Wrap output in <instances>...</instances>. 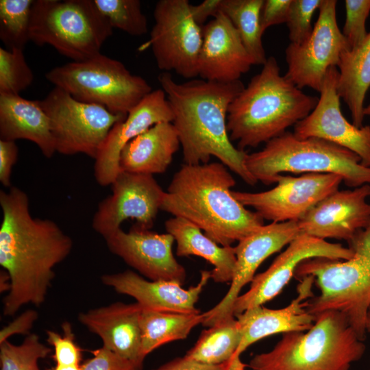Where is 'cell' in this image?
Listing matches in <instances>:
<instances>
[{
    "mask_svg": "<svg viewBox=\"0 0 370 370\" xmlns=\"http://www.w3.org/2000/svg\"><path fill=\"white\" fill-rule=\"evenodd\" d=\"M299 280L297 297L286 307L269 309L262 306L249 308L238 314L236 319L241 332V343L236 359L255 342L270 335L289 332H304L314 324L315 316L307 309L309 300L314 295V278L306 275Z\"/></svg>",
    "mask_w": 370,
    "mask_h": 370,
    "instance_id": "7402d4cb",
    "label": "cell"
},
{
    "mask_svg": "<svg viewBox=\"0 0 370 370\" xmlns=\"http://www.w3.org/2000/svg\"><path fill=\"white\" fill-rule=\"evenodd\" d=\"M292 0H264L260 12L262 33L271 26L286 23Z\"/></svg>",
    "mask_w": 370,
    "mask_h": 370,
    "instance_id": "ab89813d",
    "label": "cell"
},
{
    "mask_svg": "<svg viewBox=\"0 0 370 370\" xmlns=\"http://www.w3.org/2000/svg\"><path fill=\"white\" fill-rule=\"evenodd\" d=\"M354 254L348 260L309 258L297 267L294 276L314 278L320 293L309 300L314 316L325 310L343 314L358 337L365 338V316L370 305V224L347 242Z\"/></svg>",
    "mask_w": 370,
    "mask_h": 370,
    "instance_id": "8992f818",
    "label": "cell"
},
{
    "mask_svg": "<svg viewBox=\"0 0 370 370\" xmlns=\"http://www.w3.org/2000/svg\"><path fill=\"white\" fill-rule=\"evenodd\" d=\"M18 139L33 142L46 158L56 152L49 119L40 100L0 94V140Z\"/></svg>",
    "mask_w": 370,
    "mask_h": 370,
    "instance_id": "d4e9b609",
    "label": "cell"
},
{
    "mask_svg": "<svg viewBox=\"0 0 370 370\" xmlns=\"http://www.w3.org/2000/svg\"><path fill=\"white\" fill-rule=\"evenodd\" d=\"M365 330L366 332H368L370 333V305L368 307L365 316Z\"/></svg>",
    "mask_w": 370,
    "mask_h": 370,
    "instance_id": "7dc6e473",
    "label": "cell"
},
{
    "mask_svg": "<svg viewBox=\"0 0 370 370\" xmlns=\"http://www.w3.org/2000/svg\"><path fill=\"white\" fill-rule=\"evenodd\" d=\"M152 370H231V369L228 364L208 365L183 356L176 358Z\"/></svg>",
    "mask_w": 370,
    "mask_h": 370,
    "instance_id": "7bdbcfd3",
    "label": "cell"
},
{
    "mask_svg": "<svg viewBox=\"0 0 370 370\" xmlns=\"http://www.w3.org/2000/svg\"><path fill=\"white\" fill-rule=\"evenodd\" d=\"M38 318L36 310L29 309L23 312L20 316L3 328L0 332V343L8 340L14 334H29L35 321Z\"/></svg>",
    "mask_w": 370,
    "mask_h": 370,
    "instance_id": "b9f144b4",
    "label": "cell"
},
{
    "mask_svg": "<svg viewBox=\"0 0 370 370\" xmlns=\"http://www.w3.org/2000/svg\"><path fill=\"white\" fill-rule=\"evenodd\" d=\"M40 103L49 119L56 151L64 155L84 153L95 159L112 127L127 117L79 101L58 87Z\"/></svg>",
    "mask_w": 370,
    "mask_h": 370,
    "instance_id": "30bf717a",
    "label": "cell"
},
{
    "mask_svg": "<svg viewBox=\"0 0 370 370\" xmlns=\"http://www.w3.org/2000/svg\"><path fill=\"white\" fill-rule=\"evenodd\" d=\"M180 145L178 134L172 123H157L123 147L120 156V169L153 175L163 173Z\"/></svg>",
    "mask_w": 370,
    "mask_h": 370,
    "instance_id": "484cf974",
    "label": "cell"
},
{
    "mask_svg": "<svg viewBox=\"0 0 370 370\" xmlns=\"http://www.w3.org/2000/svg\"><path fill=\"white\" fill-rule=\"evenodd\" d=\"M0 205V265L11 283L3 313L12 316L24 305L44 303L53 269L68 257L73 241L53 221L32 216L28 197L21 189L1 190Z\"/></svg>",
    "mask_w": 370,
    "mask_h": 370,
    "instance_id": "6da1fadb",
    "label": "cell"
},
{
    "mask_svg": "<svg viewBox=\"0 0 370 370\" xmlns=\"http://www.w3.org/2000/svg\"><path fill=\"white\" fill-rule=\"evenodd\" d=\"M165 228L176 242L177 256L201 257L213 265L211 278L214 282L232 281L236 260L234 247L220 246L197 225L181 217L166 221Z\"/></svg>",
    "mask_w": 370,
    "mask_h": 370,
    "instance_id": "4316f807",
    "label": "cell"
},
{
    "mask_svg": "<svg viewBox=\"0 0 370 370\" xmlns=\"http://www.w3.org/2000/svg\"><path fill=\"white\" fill-rule=\"evenodd\" d=\"M210 278L211 271H202L199 282L188 289L174 281L145 279L131 270L105 274L101 280L116 292L135 299L143 308L190 314L201 312L195 304Z\"/></svg>",
    "mask_w": 370,
    "mask_h": 370,
    "instance_id": "603a6c76",
    "label": "cell"
},
{
    "mask_svg": "<svg viewBox=\"0 0 370 370\" xmlns=\"http://www.w3.org/2000/svg\"><path fill=\"white\" fill-rule=\"evenodd\" d=\"M370 184L336 190L319 201L298 221L301 234L348 242L370 224Z\"/></svg>",
    "mask_w": 370,
    "mask_h": 370,
    "instance_id": "d6986e66",
    "label": "cell"
},
{
    "mask_svg": "<svg viewBox=\"0 0 370 370\" xmlns=\"http://www.w3.org/2000/svg\"><path fill=\"white\" fill-rule=\"evenodd\" d=\"M264 0H222L220 10L231 21L254 64L264 65L268 58L262 45L260 12Z\"/></svg>",
    "mask_w": 370,
    "mask_h": 370,
    "instance_id": "4dcf8cb0",
    "label": "cell"
},
{
    "mask_svg": "<svg viewBox=\"0 0 370 370\" xmlns=\"http://www.w3.org/2000/svg\"><path fill=\"white\" fill-rule=\"evenodd\" d=\"M51 349L41 343L36 334H29L20 345L8 340L0 343L1 370H40L38 360L47 357Z\"/></svg>",
    "mask_w": 370,
    "mask_h": 370,
    "instance_id": "836d02e7",
    "label": "cell"
},
{
    "mask_svg": "<svg viewBox=\"0 0 370 370\" xmlns=\"http://www.w3.org/2000/svg\"><path fill=\"white\" fill-rule=\"evenodd\" d=\"M45 77L79 101L99 105L123 116L152 91L144 78L101 53L53 68Z\"/></svg>",
    "mask_w": 370,
    "mask_h": 370,
    "instance_id": "9c48e42d",
    "label": "cell"
},
{
    "mask_svg": "<svg viewBox=\"0 0 370 370\" xmlns=\"http://www.w3.org/2000/svg\"><path fill=\"white\" fill-rule=\"evenodd\" d=\"M104 239L110 252L149 280L185 282L186 270L173 256L170 234L135 227L128 232L120 228Z\"/></svg>",
    "mask_w": 370,
    "mask_h": 370,
    "instance_id": "ac0fdd59",
    "label": "cell"
},
{
    "mask_svg": "<svg viewBox=\"0 0 370 370\" xmlns=\"http://www.w3.org/2000/svg\"><path fill=\"white\" fill-rule=\"evenodd\" d=\"M222 0H205L193 5L190 4L189 10L192 18L197 24L203 27L209 17H214L221 10Z\"/></svg>",
    "mask_w": 370,
    "mask_h": 370,
    "instance_id": "ee69618b",
    "label": "cell"
},
{
    "mask_svg": "<svg viewBox=\"0 0 370 370\" xmlns=\"http://www.w3.org/2000/svg\"><path fill=\"white\" fill-rule=\"evenodd\" d=\"M49 370H81V365H56Z\"/></svg>",
    "mask_w": 370,
    "mask_h": 370,
    "instance_id": "bcb514c9",
    "label": "cell"
},
{
    "mask_svg": "<svg viewBox=\"0 0 370 370\" xmlns=\"http://www.w3.org/2000/svg\"><path fill=\"white\" fill-rule=\"evenodd\" d=\"M173 114L166 94L162 88L147 95L110 131L99 150L94 166L97 183L112 184L120 173V156L123 147L132 139L161 122L172 123Z\"/></svg>",
    "mask_w": 370,
    "mask_h": 370,
    "instance_id": "ffe728a7",
    "label": "cell"
},
{
    "mask_svg": "<svg viewBox=\"0 0 370 370\" xmlns=\"http://www.w3.org/2000/svg\"><path fill=\"white\" fill-rule=\"evenodd\" d=\"M300 234L297 221L272 222L239 241L234 247L236 260L230 287L221 301L204 312V319L201 324L211 327L233 317L235 300L242 288L251 282L259 266Z\"/></svg>",
    "mask_w": 370,
    "mask_h": 370,
    "instance_id": "9a60e30c",
    "label": "cell"
},
{
    "mask_svg": "<svg viewBox=\"0 0 370 370\" xmlns=\"http://www.w3.org/2000/svg\"><path fill=\"white\" fill-rule=\"evenodd\" d=\"M111 185L112 194L99 203L93 217V230L106 238L129 219L149 230L165 193L153 175L121 171Z\"/></svg>",
    "mask_w": 370,
    "mask_h": 370,
    "instance_id": "5bb4252c",
    "label": "cell"
},
{
    "mask_svg": "<svg viewBox=\"0 0 370 370\" xmlns=\"http://www.w3.org/2000/svg\"><path fill=\"white\" fill-rule=\"evenodd\" d=\"M112 28L94 0H36L32 10L29 39L49 45L73 61L101 53Z\"/></svg>",
    "mask_w": 370,
    "mask_h": 370,
    "instance_id": "ba28073f",
    "label": "cell"
},
{
    "mask_svg": "<svg viewBox=\"0 0 370 370\" xmlns=\"http://www.w3.org/2000/svg\"><path fill=\"white\" fill-rule=\"evenodd\" d=\"M240 343L238 321L233 316L204 330L184 356L205 365L228 364L231 370H245L247 365L236 357Z\"/></svg>",
    "mask_w": 370,
    "mask_h": 370,
    "instance_id": "f1b7e54d",
    "label": "cell"
},
{
    "mask_svg": "<svg viewBox=\"0 0 370 370\" xmlns=\"http://www.w3.org/2000/svg\"><path fill=\"white\" fill-rule=\"evenodd\" d=\"M345 7L342 33L351 49L359 46L368 34L366 21L370 13V0H345Z\"/></svg>",
    "mask_w": 370,
    "mask_h": 370,
    "instance_id": "8d00e7d4",
    "label": "cell"
},
{
    "mask_svg": "<svg viewBox=\"0 0 370 370\" xmlns=\"http://www.w3.org/2000/svg\"><path fill=\"white\" fill-rule=\"evenodd\" d=\"M204 319L201 312L180 313L143 308L140 318L143 358L167 343L185 339Z\"/></svg>",
    "mask_w": 370,
    "mask_h": 370,
    "instance_id": "f546056e",
    "label": "cell"
},
{
    "mask_svg": "<svg viewBox=\"0 0 370 370\" xmlns=\"http://www.w3.org/2000/svg\"><path fill=\"white\" fill-rule=\"evenodd\" d=\"M364 114L370 116V103L367 107H365Z\"/></svg>",
    "mask_w": 370,
    "mask_h": 370,
    "instance_id": "c3c4849f",
    "label": "cell"
},
{
    "mask_svg": "<svg viewBox=\"0 0 370 370\" xmlns=\"http://www.w3.org/2000/svg\"><path fill=\"white\" fill-rule=\"evenodd\" d=\"M18 149L15 141L0 140V182L10 187L13 166L18 158Z\"/></svg>",
    "mask_w": 370,
    "mask_h": 370,
    "instance_id": "60d3db41",
    "label": "cell"
},
{
    "mask_svg": "<svg viewBox=\"0 0 370 370\" xmlns=\"http://www.w3.org/2000/svg\"><path fill=\"white\" fill-rule=\"evenodd\" d=\"M245 165L265 185L277 183L282 173H332L349 187L370 184V168L362 165L354 152L319 138H299L288 131L260 151L247 153Z\"/></svg>",
    "mask_w": 370,
    "mask_h": 370,
    "instance_id": "52a82bcc",
    "label": "cell"
},
{
    "mask_svg": "<svg viewBox=\"0 0 370 370\" xmlns=\"http://www.w3.org/2000/svg\"><path fill=\"white\" fill-rule=\"evenodd\" d=\"M23 50L0 47V94L19 95L32 84L34 75Z\"/></svg>",
    "mask_w": 370,
    "mask_h": 370,
    "instance_id": "e575fe53",
    "label": "cell"
},
{
    "mask_svg": "<svg viewBox=\"0 0 370 370\" xmlns=\"http://www.w3.org/2000/svg\"><path fill=\"white\" fill-rule=\"evenodd\" d=\"M94 2L112 29H119L133 36L147 32V19L140 1L94 0Z\"/></svg>",
    "mask_w": 370,
    "mask_h": 370,
    "instance_id": "d6a6232c",
    "label": "cell"
},
{
    "mask_svg": "<svg viewBox=\"0 0 370 370\" xmlns=\"http://www.w3.org/2000/svg\"><path fill=\"white\" fill-rule=\"evenodd\" d=\"M34 0L0 1V38L8 49H21L29 39Z\"/></svg>",
    "mask_w": 370,
    "mask_h": 370,
    "instance_id": "1f68e13d",
    "label": "cell"
},
{
    "mask_svg": "<svg viewBox=\"0 0 370 370\" xmlns=\"http://www.w3.org/2000/svg\"><path fill=\"white\" fill-rule=\"evenodd\" d=\"M318 101L282 75L276 59L270 56L230 105V138L241 151L267 143L306 118Z\"/></svg>",
    "mask_w": 370,
    "mask_h": 370,
    "instance_id": "277c9868",
    "label": "cell"
},
{
    "mask_svg": "<svg viewBox=\"0 0 370 370\" xmlns=\"http://www.w3.org/2000/svg\"><path fill=\"white\" fill-rule=\"evenodd\" d=\"M236 184L221 162L183 164L165 191L161 210L200 228L221 246H231L264 225V219L232 194Z\"/></svg>",
    "mask_w": 370,
    "mask_h": 370,
    "instance_id": "3957f363",
    "label": "cell"
},
{
    "mask_svg": "<svg viewBox=\"0 0 370 370\" xmlns=\"http://www.w3.org/2000/svg\"><path fill=\"white\" fill-rule=\"evenodd\" d=\"M365 345L345 316L336 310L315 315L307 331L289 332L269 352L255 355L251 370H349Z\"/></svg>",
    "mask_w": 370,
    "mask_h": 370,
    "instance_id": "5b68a950",
    "label": "cell"
},
{
    "mask_svg": "<svg viewBox=\"0 0 370 370\" xmlns=\"http://www.w3.org/2000/svg\"><path fill=\"white\" fill-rule=\"evenodd\" d=\"M336 4V0H323L310 36L285 49V76L300 89L309 87L319 92L328 70L337 66L342 52L349 49L337 24Z\"/></svg>",
    "mask_w": 370,
    "mask_h": 370,
    "instance_id": "7c38bea8",
    "label": "cell"
},
{
    "mask_svg": "<svg viewBox=\"0 0 370 370\" xmlns=\"http://www.w3.org/2000/svg\"><path fill=\"white\" fill-rule=\"evenodd\" d=\"M336 67L338 95L347 104L352 123L362 127L365 98L370 88V32L359 46L342 52Z\"/></svg>",
    "mask_w": 370,
    "mask_h": 370,
    "instance_id": "83f0119b",
    "label": "cell"
},
{
    "mask_svg": "<svg viewBox=\"0 0 370 370\" xmlns=\"http://www.w3.org/2000/svg\"><path fill=\"white\" fill-rule=\"evenodd\" d=\"M63 334L55 331H46L47 342L53 347V358L56 365H81L82 349L75 341V334L69 322L62 324Z\"/></svg>",
    "mask_w": 370,
    "mask_h": 370,
    "instance_id": "74e56055",
    "label": "cell"
},
{
    "mask_svg": "<svg viewBox=\"0 0 370 370\" xmlns=\"http://www.w3.org/2000/svg\"><path fill=\"white\" fill-rule=\"evenodd\" d=\"M11 287L10 278L8 273L3 269L0 274V291L1 293L9 292Z\"/></svg>",
    "mask_w": 370,
    "mask_h": 370,
    "instance_id": "f6af8a7d",
    "label": "cell"
},
{
    "mask_svg": "<svg viewBox=\"0 0 370 370\" xmlns=\"http://www.w3.org/2000/svg\"><path fill=\"white\" fill-rule=\"evenodd\" d=\"M91 353L92 357L81 365V370H139L132 361L103 346Z\"/></svg>",
    "mask_w": 370,
    "mask_h": 370,
    "instance_id": "f35d334b",
    "label": "cell"
},
{
    "mask_svg": "<svg viewBox=\"0 0 370 370\" xmlns=\"http://www.w3.org/2000/svg\"><path fill=\"white\" fill-rule=\"evenodd\" d=\"M323 0H292L286 25L288 29L290 43L299 44L311 34L313 26L312 19L315 11Z\"/></svg>",
    "mask_w": 370,
    "mask_h": 370,
    "instance_id": "d590c367",
    "label": "cell"
},
{
    "mask_svg": "<svg viewBox=\"0 0 370 370\" xmlns=\"http://www.w3.org/2000/svg\"><path fill=\"white\" fill-rule=\"evenodd\" d=\"M158 80L173 114L172 121L187 164L208 163L212 156L254 186L258 181L245 165L247 154L235 147L227 127L228 108L244 88L241 80L219 83L190 79L177 83L170 73L162 72Z\"/></svg>",
    "mask_w": 370,
    "mask_h": 370,
    "instance_id": "7a4b0ae2",
    "label": "cell"
},
{
    "mask_svg": "<svg viewBox=\"0 0 370 370\" xmlns=\"http://www.w3.org/2000/svg\"><path fill=\"white\" fill-rule=\"evenodd\" d=\"M343 179L332 173H304L299 177L280 175L277 185L267 191L232 190L234 197L251 207L264 220L299 221L319 201L338 190Z\"/></svg>",
    "mask_w": 370,
    "mask_h": 370,
    "instance_id": "4fadbf2b",
    "label": "cell"
},
{
    "mask_svg": "<svg viewBox=\"0 0 370 370\" xmlns=\"http://www.w3.org/2000/svg\"><path fill=\"white\" fill-rule=\"evenodd\" d=\"M354 251L339 243H332L306 234L299 235L264 272L254 276L249 289L235 300L234 317L246 310L262 306L276 297L294 276L297 266L314 258L348 260Z\"/></svg>",
    "mask_w": 370,
    "mask_h": 370,
    "instance_id": "2e32d148",
    "label": "cell"
},
{
    "mask_svg": "<svg viewBox=\"0 0 370 370\" xmlns=\"http://www.w3.org/2000/svg\"><path fill=\"white\" fill-rule=\"evenodd\" d=\"M188 0H160L153 11L149 39L140 50L151 47L163 72L175 71L186 79L199 76L198 61L203 42L202 27L195 23Z\"/></svg>",
    "mask_w": 370,
    "mask_h": 370,
    "instance_id": "8fae6325",
    "label": "cell"
},
{
    "mask_svg": "<svg viewBox=\"0 0 370 370\" xmlns=\"http://www.w3.org/2000/svg\"><path fill=\"white\" fill-rule=\"evenodd\" d=\"M202 32L198 61V73L202 79L234 82L254 65L238 31L221 11L202 27Z\"/></svg>",
    "mask_w": 370,
    "mask_h": 370,
    "instance_id": "44dd1931",
    "label": "cell"
},
{
    "mask_svg": "<svg viewBox=\"0 0 370 370\" xmlns=\"http://www.w3.org/2000/svg\"><path fill=\"white\" fill-rule=\"evenodd\" d=\"M142 310L137 302H115L80 312L77 318L101 339L103 347L132 361L141 370L145 360L141 354Z\"/></svg>",
    "mask_w": 370,
    "mask_h": 370,
    "instance_id": "cb8c5ba5",
    "label": "cell"
},
{
    "mask_svg": "<svg viewBox=\"0 0 370 370\" xmlns=\"http://www.w3.org/2000/svg\"><path fill=\"white\" fill-rule=\"evenodd\" d=\"M338 75L336 66L328 70L316 107L294 125L293 134L299 138L316 137L345 147L360 157L362 165L370 168V125L357 127L343 115Z\"/></svg>",
    "mask_w": 370,
    "mask_h": 370,
    "instance_id": "e0dca14e",
    "label": "cell"
}]
</instances>
